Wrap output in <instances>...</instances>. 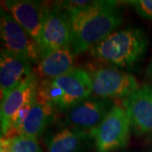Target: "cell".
Listing matches in <instances>:
<instances>
[{
	"label": "cell",
	"mask_w": 152,
	"mask_h": 152,
	"mask_svg": "<svg viewBox=\"0 0 152 152\" xmlns=\"http://www.w3.org/2000/svg\"><path fill=\"white\" fill-rule=\"evenodd\" d=\"M39 84L37 76L34 74L29 80L1 99V137L12 134L16 115L23 107L34 102L38 94Z\"/></svg>",
	"instance_id": "cell-8"
},
{
	"label": "cell",
	"mask_w": 152,
	"mask_h": 152,
	"mask_svg": "<svg viewBox=\"0 0 152 152\" xmlns=\"http://www.w3.org/2000/svg\"><path fill=\"white\" fill-rule=\"evenodd\" d=\"M90 132L69 127L52 133L46 139V152H81Z\"/></svg>",
	"instance_id": "cell-15"
},
{
	"label": "cell",
	"mask_w": 152,
	"mask_h": 152,
	"mask_svg": "<svg viewBox=\"0 0 152 152\" xmlns=\"http://www.w3.org/2000/svg\"><path fill=\"white\" fill-rule=\"evenodd\" d=\"M0 152H13L9 138L1 137V140H0Z\"/></svg>",
	"instance_id": "cell-18"
},
{
	"label": "cell",
	"mask_w": 152,
	"mask_h": 152,
	"mask_svg": "<svg viewBox=\"0 0 152 152\" xmlns=\"http://www.w3.org/2000/svg\"><path fill=\"white\" fill-rule=\"evenodd\" d=\"M32 64L20 56L1 50L0 91L1 99L20 86L35 74Z\"/></svg>",
	"instance_id": "cell-12"
},
{
	"label": "cell",
	"mask_w": 152,
	"mask_h": 152,
	"mask_svg": "<svg viewBox=\"0 0 152 152\" xmlns=\"http://www.w3.org/2000/svg\"><path fill=\"white\" fill-rule=\"evenodd\" d=\"M130 120L124 107L114 105L102 122L90 132L96 152H115L128 145Z\"/></svg>",
	"instance_id": "cell-3"
},
{
	"label": "cell",
	"mask_w": 152,
	"mask_h": 152,
	"mask_svg": "<svg viewBox=\"0 0 152 152\" xmlns=\"http://www.w3.org/2000/svg\"><path fill=\"white\" fill-rule=\"evenodd\" d=\"M55 107L48 102L37 96L31 108L18 130L17 134L37 140L43 134L54 117Z\"/></svg>",
	"instance_id": "cell-14"
},
{
	"label": "cell",
	"mask_w": 152,
	"mask_h": 152,
	"mask_svg": "<svg viewBox=\"0 0 152 152\" xmlns=\"http://www.w3.org/2000/svg\"><path fill=\"white\" fill-rule=\"evenodd\" d=\"M131 129L137 135L152 134V85L140 86L124 99Z\"/></svg>",
	"instance_id": "cell-9"
},
{
	"label": "cell",
	"mask_w": 152,
	"mask_h": 152,
	"mask_svg": "<svg viewBox=\"0 0 152 152\" xmlns=\"http://www.w3.org/2000/svg\"><path fill=\"white\" fill-rule=\"evenodd\" d=\"M113 106L111 100L89 98L67 111L66 123L72 129L91 132L102 122Z\"/></svg>",
	"instance_id": "cell-11"
},
{
	"label": "cell",
	"mask_w": 152,
	"mask_h": 152,
	"mask_svg": "<svg viewBox=\"0 0 152 152\" xmlns=\"http://www.w3.org/2000/svg\"><path fill=\"white\" fill-rule=\"evenodd\" d=\"M148 45L149 40L142 29L129 26L111 33L89 53L109 67L129 69L141 61Z\"/></svg>",
	"instance_id": "cell-1"
},
{
	"label": "cell",
	"mask_w": 152,
	"mask_h": 152,
	"mask_svg": "<svg viewBox=\"0 0 152 152\" xmlns=\"http://www.w3.org/2000/svg\"><path fill=\"white\" fill-rule=\"evenodd\" d=\"M4 4L11 16L39 45L44 20L49 7L42 2L29 0H8L4 1Z\"/></svg>",
	"instance_id": "cell-10"
},
{
	"label": "cell",
	"mask_w": 152,
	"mask_h": 152,
	"mask_svg": "<svg viewBox=\"0 0 152 152\" xmlns=\"http://www.w3.org/2000/svg\"><path fill=\"white\" fill-rule=\"evenodd\" d=\"M145 75L148 80H152V58L150 61V63L148 64L145 71Z\"/></svg>",
	"instance_id": "cell-19"
},
{
	"label": "cell",
	"mask_w": 152,
	"mask_h": 152,
	"mask_svg": "<svg viewBox=\"0 0 152 152\" xmlns=\"http://www.w3.org/2000/svg\"><path fill=\"white\" fill-rule=\"evenodd\" d=\"M89 74L93 94L101 99L126 98L140 86L134 76L113 67L97 68Z\"/></svg>",
	"instance_id": "cell-6"
},
{
	"label": "cell",
	"mask_w": 152,
	"mask_h": 152,
	"mask_svg": "<svg viewBox=\"0 0 152 152\" xmlns=\"http://www.w3.org/2000/svg\"><path fill=\"white\" fill-rule=\"evenodd\" d=\"M118 6L110 7L91 17L73 32L71 48L76 55L90 52L122 25L124 19Z\"/></svg>",
	"instance_id": "cell-4"
},
{
	"label": "cell",
	"mask_w": 152,
	"mask_h": 152,
	"mask_svg": "<svg viewBox=\"0 0 152 152\" xmlns=\"http://www.w3.org/2000/svg\"><path fill=\"white\" fill-rule=\"evenodd\" d=\"M76 54L71 47L51 51L42 56L37 64L36 75L42 80H53L72 70Z\"/></svg>",
	"instance_id": "cell-13"
},
{
	"label": "cell",
	"mask_w": 152,
	"mask_h": 152,
	"mask_svg": "<svg viewBox=\"0 0 152 152\" xmlns=\"http://www.w3.org/2000/svg\"><path fill=\"white\" fill-rule=\"evenodd\" d=\"M73 30L68 13L58 4L49 8L41 32L40 48L42 55L56 49L71 47Z\"/></svg>",
	"instance_id": "cell-7"
},
{
	"label": "cell",
	"mask_w": 152,
	"mask_h": 152,
	"mask_svg": "<svg viewBox=\"0 0 152 152\" xmlns=\"http://www.w3.org/2000/svg\"><path fill=\"white\" fill-rule=\"evenodd\" d=\"M92 83L89 72L75 67L72 70L53 80H42L38 96L55 109L68 111L91 98Z\"/></svg>",
	"instance_id": "cell-2"
},
{
	"label": "cell",
	"mask_w": 152,
	"mask_h": 152,
	"mask_svg": "<svg viewBox=\"0 0 152 152\" xmlns=\"http://www.w3.org/2000/svg\"><path fill=\"white\" fill-rule=\"evenodd\" d=\"M0 37L3 50L37 64L42 58L41 48L5 9L0 10Z\"/></svg>",
	"instance_id": "cell-5"
},
{
	"label": "cell",
	"mask_w": 152,
	"mask_h": 152,
	"mask_svg": "<svg viewBox=\"0 0 152 152\" xmlns=\"http://www.w3.org/2000/svg\"><path fill=\"white\" fill-rule=\"evenodd\" d=\"M134 10L142 18L152 20V0H132L128 1Z\"/></svg>",
	"instance_id": "cell-17"
},
{
	"label": "cell",
	"mask_w": 152,
	"mask_h": 152,
	"mask_svg": "<svg viewBox=\"0 0 152 152\" xmlns=\"http://www.w3.org/2000/svg\"><path fill=\"white\" fill-rule=\"evenodd\" d=\"M13 152H42L37 140L20 134L8 136Z\"/></svg>",
	"instance_id": "cell-16"
}]
</instances>
